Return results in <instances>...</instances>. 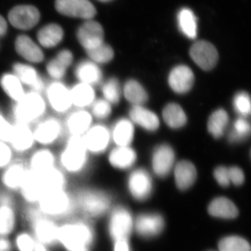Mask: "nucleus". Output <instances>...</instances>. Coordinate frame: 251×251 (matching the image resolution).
<instances>
[{
  "label": "nucleus",
  "instance_id": "obj_1",
  "mask_svg": "<svg viewBox=\"0 0 251 251\" xmlns=\"http://www.w3.org/2000/svg\"><path fill=\"white\" fill-rule=\"evenodd\" d=\"M69 184V176L58 166L44 173L29 171L17 196L23 205H36L48 193L67 189Z\"/></svg>",
  "mask_w": 251,
  "mask_h": 251
},
{
  "label": "nucleus",
  "instance_id": "obj_2",
  "mask_svg": "<svg viewBox=\"0 0 251 251\" xmlns=\"http://www.w3.org/2000/svg\"><path fill=\"white\" fill-rule=\"evenodd\" d=\"M95 240V227L90 220L77 215L59 223L57 249L62 251L91 249Z\"/></svg>",
  "mask_w": 251,
  "mask_h": 251
},
{
  "label": "nucleus",
  "instance_id": "obj_3",
  "mask_svg": "<svg viewBox=\"0 0 251 251\" xmlns=\"http://www.w3.org/2000/svg\"><path fill=\"white\" fill-rule=\"evenodd\" d=\"M90 153L82 137L67 136L57 155V166L69 176H78L87 169Z\"/></svg>",
  "mask_w": 251,
  "mask_h": 251
},
{
  "label": "nucleus",
  "instance_id": "obj_4",
  "mask_svg": "<svg viewBox=\"0 0 251 251\" xmlns=\"http://www.w3.org/2000/svg\"><path fill=\"white\" fill-rule=\"evenodd\" d=\"M36 206L43 215L59 223L77 216L74 192L69 188L48 193Z\"/></svg>",
  "mask_w": 251,
  "mask_h": 251
},
{
  "label": "nucleus",
  "instance_id": "obj_5",
  "mask_svg": "<svg viewBox=\"0 0 251 251\" xmlns=\"http://www.w3.org/2000/svg\"><path fill=\"white\" fill-rule=\"evenodd\" d=\"M74 192L77 215L93 221L106 214L111 199L101 190L90 187L78 188Z\"/></svg>",
  "mask_w": 251,
  "mask_h": 251
},
{
  "label": "nucleus",
  "instance_id": "obj_6",
  "mask_svg": "<svg viewBox=\"0 0 251 251\" xmlns=\"http://www.w3.org/2000/svg\"><path fill=\"white\" fill-rule=\"evenodd\" d=\"M49 108L44 94L27 90L23 98L11 103V120L14 123L31 126L47 115Z\"/></svg>",
  "mask_w": 251,
  "mask_h": 251
},
{
  "label": "nucleus",
  "instance_id": "obj_7",
  "mask_svg": "<svg viewBox=\"0 0 251 251\" xmlns=\"http://www.w3.org/2000/svg\"><path fill=\"white\" fill-rule=\"evenodd\" d=\"M36 145L44 148L53 146L66 134L63 120L57 115H46L32 126Z\"/></svg>",
  "mask_w": 251,
  "mask_h": 251
},
{
  "label": "nucleus",
  "instance_id": "obj_8",
  "mask_svg": "<svg viewBox=\"0 0 251 251\" xmlns=\"http://www.w3.org/2000/svg\"><path fill=\"white\" fill-rule=\"evenodd\" d=\"M49 110L57 116H65L73 109L70 86L64 81L50 80L43 93Z\"/></svg>",
  "mask_w": 251,
  "mask_h": 251
},
{
  "label": "nucleus",
  "instance_id": "obj_9",
  "mask_svg": "<svg viewBox=\"0 0 251 251\" xmlns=\"http://www.w3.org/2000/svg\"><path fill=\"white\" fill-rule=\"evenodd\" d=\"M59 222L41 214L25 227L29 229L37 243L57 249Z\"/></svg>",
  "mask_w": 251,
  "mask_h": 251
},
{
  "label": "nucleus",
  "instance_id": "obj_10",
  "mask_svg": "<svg viewBox=\"0 0 251 251\" xmlns=\"http://www.w3.org/2000/svg\"><path fill=\"white\" fill-rule=\"evenodd\" d=\"M29 173L27 163L15 158L0 173V186L2 188V191L17 196Z\"/></svg>",
  "mask_w": 251,
  "mask_h": 251
},
{
  "label": "nucleus",
  "instance_id": "obj_11",
  "mask_svg": "<svg viewBox=\"0 0 251 251\" xmlns=\"http://www.w3.org/2000/svg\"><path fill=\"white\" fill-rule=\"evenodd\" d=\"M108 229L114 242L127 241L133 229V219L129 211L122 206L114 209L109 218Z\"/></svg>",
  "mask_w": 251,
  "mask_h": 251
},
{
  "label": "nucleus",
  "instance_id": "obj_12",
  "mask_svg": "<svg viewBox=\"0 0 251 251\" xmlns=\"http://www.w3.org/2000/svg\"><path fill=\"white\" fill-rule=\"evenodd\" d=\"M11 72L22 82L26 90L44 93L47 81L33 64L25 62L13 64Z\"/></svg>",
  "mask_w": 251,
  "mask_h": 251
},
{
  "label": "nucleus",
  "instance_id": "obj_13",
  "mask_svg": "<svg viewBox=\"0 0 251 251\" xmlns=\"http://www.w3.org/2000/svg\"><path fill=\"white\" fill-rule=\"evenodd\" d=\"M9 146L15 154H26L34 150L36 145L31 126L14 123L10 135Z\"/></svg>",
  "mask_w": 251,
  "mask_h": 251
},
{
  "label": "nucleus",
  "instance_id": "obj_14",
  "mask_svg": "<svg viewBox=\"0 0 251 251\" xmlns=\"http://www.w3.org/2000/svg\"><path fill=\"white\" fill-rule=\"evenodd\" d=\"M82 138L87 151L94 155L103 153L112 140L110 130L101 124L92 125Z\"/></svg>",
  "mask_w": 251,
  "mask_h": 251
},
{
  "label": "nucleus",
  "instance_id": "obj_15",
  "mask_svg": "<svg viewBox=\"0 0 251 251\" xmlns=\"http://www.w3.org/2000/svg\"><path fill=\"white\" fill-rule=\"evenodd\" d=\"M94 118L87 109L73 108L63 120L67 136L82 137L93 125Z\"/></svg>",
  "mask_w": 251,
  "mask_h": 251
},
{
  "label": "nucleus",
  "instance_id": "obj_16",
  "mask_svg": "<svg viewBox=\"0 0 251 251\" xmlns=\"http://www.w3.org/2000/svg\"><path fill=\"white\" fill-rule=\"evenodd\" d=\"M74 56L72 51L62 50L46 64V74L50 80L64 81L69 69L74 66Z\"/></svg>",
  "mask_w": 251,
  "mask_h": 251
},
{
  "label": "nucleus",
  "instance_id": "obj_17",
  "mask_svg": "<svg viewBox=\"0 0 251 251\" xmlns=\"http://www.w3.org/2000/svg\"><path fill=\"white\" fill-rule=\"evenodd\" d=\"M55 8L59 14L69 17L92 20L97 10L89 0H56Z\"/></svg>",
  "mask_w": 251,
  "mask_h": 251
},
{
  "label": "nucleus",
  "instance_id": "obj_18",
  "mask_svg": "<svg viewBox=\"0 0 251 251\" xmlns=\"http://www.w3.org/2000/svg\"><path fill=\"white\" fill-rule=\"evenodd\" d=\"M190 56L194 62L204 71L211 70L217 64L219 54L213 44L198 41L190 49Z\"/></svg>",
  "mask_w": 251,
  "mask_h": 251
},
{
  "label": "nucleus",
  "instance_id": "obj_19",
  "mask_svg": "<svg viewBox=\"0 0 251 251\" xmlns=\"http://www.w3.org/2000/svg\"><path fill=\"white\" fill-rule=\"evenodd\" d=\"M77 39L85 52L96 49L104 43L103 27L98 22L88 20L77 29Z\"/></svg>",
  "mask_w": 251,
  "mask_h": 251
},
{
  "label": "nucleus",
  "instance_id": "obj_20",
  "mask_svg": "<svg viewBox=\"0 0 251 251\" xmlns=\"http://www.w3.org/2000/svg\"><path fill=\"white\" fill-rule=\"evenodd\" d=\"M73 74L76 82L88 84L94 87L101 85L103 82L101 69L90 59H82L77 62L73 69Z\"/></svg>",
  "mask_w": 251,
  "mask_h": 251
},
{
  "label": "nucleus",
  "instance_id": "obj_21",
  "mask_svg": "<svg viewBox=\"0 0 251 251\" xmlns=\"http://www.w3.org/2000/svg\"><path fill=\"white\" fill-rule=\"evenodd\" d=\"M8 18L14 27L23 30H28L39 23L40 13L35 6L20 5L10 11Z\"/></svg>",
  "mask_w": 251,
  "mask_h": 251
},
{
  "label": "nucleus",
  "instance_id": "obj_22",
  "mask_svg": "<svg viewBox=\"0 0 251 251\" xmlns=\"http://www.w3.org/2000/svg\"><path fill=\"white\" fill-rule=\"evenodd\" d=\"M26 163L29 171L44 173L57 166V155L51 148L39 147L31 151Z\"/></svg>",
  "mask_w": 251,
  "mask_h": 251
},
{
  "label": "nucleus",
  "instance_id": "obj_23",
  "mask_svg": "<svg viewBox=\"0 0 251 251\" xmlns=\"http://www.w3.org/2000/svg\"><path fill=\"white\" fill-rule=\"evenodd\" d=\"M15 50L28 64L36 65L44 62L45 59V54L40 46L28 36H18L15 41Z\"/></svg>",
  "mask_w": 251,
  "mask_h": 251
},
{
  "label": "nucleus",
  "instance_id": "obj_24",
  "mask_svg": "<svg viewBox=\"0 0 251 251\" xmlns=\"http://www.w3.org/2000/svg\"><path fill=\"white\" fill-rule=\"evenodd\" d=\"M21 213L18 205L0 204V237H12L21 228Z\"/></svg>",
  "mask_w": 251,
  "mask_h": 251
},
{
  "label": "nucleus",
  "instance_id": "obj_25",
  "mask_svg": "<svg viewBox=\"0 0 251 251\" xmlns=\"http://www.w3.org/2000/svg\"><path fill=\"white\" fill-rule=\"evenodd\" d=\"M128 189L132 196L143 201L148 199L152 191V181L150 174L144 169L133 171L128 178Z\"/></svg>",
  "mask_w": 251,
  "mask_h": 251
},
{
  "label": "nucleus",
  "instance_id": "obj_26",
  "mask_svg": "<svg viewBox=\"0 0 251 251\" xmlns=\"http://www.w3.org/2000/svg\"><path fill=\"white\" fill-rule=\"evenodd\" d=\"M175 158L174 151L169 145H162L156 148L152 157V168L155 174L160 177L168 176L174 165Z\"/></svg>",
  "mask_w": 251,
  "mask_h": 251
},
{
  "label": "nucleus",
  "instance_id": "obj_27",
  "mask_svg": "<svg viewBox=\"0 0 251 251\" xmlns=\"http://www.w3.org/2000/svg\"><path fill=\"white\" fill-rule=\"evenodd\" d=\"M73 108L87 109L97 99L95 87L83 82H76L70 86Z\"/></svg>",
  "mask_w": 251,
  "mask_h": 251
},
{
  "label": "nucleus",
  "instance_id": "obj_28",
  "mask_svg": "<svg viewBox=\"0 0 251 251\" xmlns=\"http://www.w3.org/2000/svg\"><path fill=\"white\" fill-rule=\"evenodd\" d=\"M194 78V74L189 67L179 65L171 71L168 77V83L176 93L184 94L192 88Z\"/></svg>",
  "mask_w": 251,
  "mask_h": 251
},
{
  "label": "nucleus",
  "instance_id": "obj_29",
  "mask_svg": "<svg viewBox=\"0 0 251 251\" xmlns=\"http://www.w3.org/2000/svg\"><path fill=\"white\" fill-rule=\"evenodd\" d=\"M135 227L141 237H153L161 233L164 227V221L158 214H143L137 218Z\"/></svg>",
  "mask_w": 251,
  "mask_h": 251
},
{
  "label": "nucleus",
  "instance_id": "obj_30",
  "mask_svg": "<svg viewBox=\"0 0 251 251\" xmlns=\"http://www.w3.org/2000/svg\"><path fill=\"white\" fill-rule=\"evenodd\" d=\"M0 89L11 103L21 100L27 91L11 71L2 73L0 75Z\"/></svg>",
  "mask_w": 251,
  "mask_h": 251
},
{
  "label": "nucleus",
  "instance_id": "obj_31",
  "mask_svg": "<svg viewBox=\"0 0 251 251\" xmlns=\"http://www.w3.org/2000/svg\"><path fill=\"white\" fill-rule=\"evenodd\" d=\"M129 116L132 122L149 131H154L159 127V120L156 114L142 105H133Z\"/></svg>",
  "mask_w": 251,
  "mask_h": 251
},
{
  "label": "nucleus",
  "instance_id": "obj_32",
  "mask_svg": "<svg viewBox=\"0 0 251 251\" xmlns=\"http://www.w3.org/2000/svg\"><path fill=\"white\" fill-rule=\"evenodd\" d=\"M175 176L178 188L182 191L187 190L196 181L197 176L196 167L191 162L180 161L175 167Z\"/></svg>",
  "mask_w": 251,
  "mask_h": 251
},
{
  "label": "nucleus",
  "instance_id": "obj_33",
  "mask_svg": "<svg viewBox=\"0 0 251 251\" xmlns=\"http://www.w3.org/2000/svg\"><path fill=\"white\" fill-rule=\"evenodd\" d=\"M137 155L135 150L129 146H117L109 154L110 165L117 169H127L134 164Z\"/></svg>",
  "mask_w": 251,
  "mask_h": 251
},
{
  "label": "nucleus",
  "instance_id": "obj_34",
  "mask_svg": "<svg viewBox=\"0 0 251 251\" xmlns=\"http://www.w3.org/2000/svg\"><path fill=\"white\" fill-rule=\"evenodd\" d=\"M110 133L117 146H129L134 136L133 123L127 119H121L115 123Z\"/></svg>",
  "mask_w": 251,
  "mask_h": 251
},
{
  "label": "nucleus",
  "instance_id": "obj_35",
  "mask_svg": "<svg viewBox=\"0 0 251 251\" xmlns=\"http://www.w3.org/2000/svg\"><path fill=\"white\" fill-rule=\"evenodd\" d=\"M64 31L59 25L50 24L41 28L37 34L39 44L45 49H53L62 42Z\"/></svg>",
  "mask_w": 251,
  "mask_h": 251
},
{
  "label": "nucleus",
  "instance_id": "obj_36",
  "mask_svg": "<svg viewBox=\"0 0 251 251\" xmlns=\"http://www.w3.org/2000/svg\"><path fill=\"white\" fill-rule=\"evenodd\" d=\"M209 214L221 219H234L239 214L237 206L226 198H218L214 200L208 208Z\"/></svg>",
  "mask_w": 251,
  "mask_h": 251
},
{
  "label": "nucleus",
  "instance_id": "obj_37",
  "mask_svg": "<svg viewBox=\"0 0 251 251\" xmlns=\"http://www.w3.org/2000/svg\"><path fill=\"white\" fill-rule=\"evenodd\" d=\"M163 117L165 122L172 128L184 126L187 117L183 109L176 103H170L163 109Z\"/></svg>",
  "mask_w": 251,
  "mask_h": 251
},
{
  "label": "nucleus",
  "instance_id": "obj_38",
  "mask_svg": "<svg viewBox=\"0 0 251 251\" xmlns=\"http://www.w3.org/2000/svg\"><path fill=\"white\" fill-rule=\"evenodd\" d=\"M229 117L224 109H219L211 114L208 120L207 128L209 133L215 138H220L224 134L228 125Z\"/></svg>",
  "mask_w": 251,
  "mask_h": 251
},
{
  "label": "nucleus",
  "instance_id": "obj_39",
  "mask_svg": "<svg viewBox=\"0 0 251 251\" xmlns=\"http://www.w3.org/2000/svg\"><path fill=\"white\" fill-rule=\"evenodd\" d=\"M124 94L128 101L133 105H142L148 100V94L139 82L130 80L126 82Z\"/></svg>",
  "mask_w": 251,
  "mask_h": 251
},
{
  "label": "nucleus",
  "instance_id": "obj_40",
  "mask_svg": "<svg viewBox=\"0 0 251 251\" xmlns=\"http://www.w3.org/2000/svg\"><path fill=\"white\" fill-rule=\"evenodd\" d=\"M180 30L186 37L194 39L197 36V21L191 9L184 8L178 14Z\"/></svg>",
  "mask_w": 251,
  "mask_h": 251
},
{
  "label": "nucleus",
  "instance_id": "obj_41",
  "mask_svg": "<svg viewBox=\"0 0 251 251\" xmlns=\"http://www.w3.org/2000/svg\"><path fill=\"white\" fill-rule=\"evenodd\" d=\"M15 251H34L37 242L27 227L20 228L11 237Z\"/></svg>",
  "mask_w": 251,
  "mask_h": 251
},
{
  "label": "nucleus",
  "instance_id": "obj_42",
  "mask_svg": "<svg viewBox=\"0 0 251 251\" xmlns=\"http://www.w3.org/2000/svg\"><path fill=\"white\" fill-rule=\"evenodd\" d=\"M101 92L104 99L108 103L115 105L121 99V87L120 82L115 77H110L105 82H102Z\"/></svg>",
  "mask_w": 251,
  "mask_h": 251
},
{
  "label": "nucleus",
  "instance_id": "obj_43",
  "mask_svg": "<svg viewBox=\"0 0 251 251\" xmlns=\"http://www.w3.org/2000/svg\"><path fill=\"white\" fill-rule=\"evenodd\" d=\"M88 59L95 62L96 64H105L110 62L114 57V50L111 46L103 43L93 50L86 52Z\"/></svg>",
  "mask_w": 251,
  "mask_h": 251
},
{
  "label": "nucleus",
  "instance_id": "obj_44",
  "mask_svg": "<svg viewBox=\"0 0 251 251\" xmlns=\"http://www.w3.org/2000/svg\"><path fill=\"white\" fill-rule=\"evenodd\" d=\"M251 133V126L244 117H240L234 122L232 129L228 136L232 143H238L245 140Z\"/></svg>",
  "mask_w": 251,
  "mask_h": 251
},
{
  "label": "nucleus",
  "instance_id": "obj_45",
  "mask_svg": "<svg viewBox=\"0 0 251 251\" xmlns=\"http://www.w3.org/2000/svg\"><path fill=\"white\" fill-rule=\"evenodd\" d=\"M220 251H251L247 240L237 236L224 238L219 242Z\"/></svg>",
  "mask_w": 251,
  "mask_h": 251
},
{
  "label": "nucleus",
  "instance_id": "obj_46",
  "mask_svg": "<svg viewBox=\"0 0 251 251\" xmlns=\"http://www.w3.org/2000/svg\"><path fill=\"white\" fill-rule=\"evenodd\" d=\"M90 112L93 118L106 120L112 113V105L104 99H97L91 105Z\"/></svg>",
  "mask_w": 251,
  "mask_h": 251
},
{
  "label": "nucleus",
  "instance_id": "obj_47",
  "mask_svg": "<svg viewBox=\"0 0 251 251\" xmlns=\"http://www.w3.org/2000/svg\"><path fill=\"white\" fill-rule=\"evenodd\" d=\"M234 110L242 117L249 116L251 114V99L245 92H239L234 96L233 100Z\"/></svg>",
  "mask_w": 251,
  "mask_h": 251
},
{
  "label": "nucleus",
  "instance_id": "obj_48",
  "mask_svg": "<svg viewBox=\"0 0 251 251\" xmlns=\"http://www.w3.org/2000/svg\"><path fill=\"white\" fill-rule=\"evenodd\" d=\"M15 153L9 144L0 141V172L15 159Z\"/></svg>",
  "mask_w": 251,
  "mask_h": 251
},
{
  "label": "nucleus",
  "instance_id": "obj_49",
  "mask_svg": "<svg viewBox=\"0 0 251 251\" xmlns=\"http://www.w3.org/2000/svg\"><path fill=\"white\" fill-rule=\"evenodd\" d=\"M14 122L0 109V141L8 143Z\"/></svg>",
  "mask_w": 251,
  "mask_h": 251
},
{
  "label": "nucleus",
  "instance_id": "obj_50",
  "mask_svg": "<svg viewBox=\"0 0 251 251\" xmlns=\"http://www.w3.org/2000/svg\"><path fill=\"white\" fill-rule=\"evenodd\" d=\"M214 175L216 181L221 186L224 187L229 186L230 181H229L228 168L224 166L218 167L214 171Z\"/></svg>",
  "mask_w": 251,
  "mask_h": 251
},
{
  "label": "nucleus",
  "instance_id": "obj_51",
  "mask_svg": "<svg viewBox=\"0 0 251 251\" xmlns=\"http://www.w3.org/2000/svg\"><path fill=\"white\" fill-rule=\"evenodd\" d=\"M229 181L234 185L240 186L244 181V174L241 168L238 167H231L228 168Z\"/></svg>",
  "mask_w": 251,
  "mask_h": 251
},
{
  "label": "nucleus",
  "instance_id": "obj_52",
  "mask_svg": "<svg viewBox=\"0 0 251 251\" xmlns=\"http://www.w3.org/2000/svg\"><path fill=\"white\" fill-rule=\"evenodd\" d=\"M0 251H15L11 237H0Z\"/></svg>",
  "mask_w": 251,
  "mask_h": 251
},
{
  "label": "nucleus",
  "instance_id": "obj_53",
  "mask_svg": "<svg viewBox=\"0 0 251 251\" xmlns=\"http://www.w3.org/2000/svg\"><path fill=\"white\" fill-rule=\"evenodd\" d=\"M114 251H130L128 242L126 240H122L115 242Z\"/></svg>",
  "mask_w": 251,
  "mask_h": 251
},
{
  "label": "nucleus",
  "instance_id": "obj_54",
  "mask_svg": "<svg viewBox=\"0 0 251 251\" xmlns=\"http://www.w3.org/2000/svg\"><path fill=\"white\" fill-rule=\"evenodd\" d=\"M7 31V23L2 16H0V38L4 36Z\"/></svg>",
  "mask_w": 251,
  "mask_h": 251
},
{
  "label": "nucleus",
  "instance_id": "obj_55",
  "mask_svg": "<svg viewBox=\"0 0 251 251\" xmlns=\"http://www.w3.org/2000/svg\"><path fill=\"white\" fill-rule=\"evenodd\" d=\"M54 250H55V249L47 247V246L44 245V244L37 243L35 249H34V251H54Z\"/></svg>",
  "mask_w": 251,
  "mask_h": 251
},
{
  "label": "nucleus",
  "instance_id": "obj_56",
  "mask_svg": "<svg viewBox=\"0 0 251 251\" xmlns=\"http://www.w3.org/2000/svg\"><path fill=\"white\" fill-rule=\"evenodd\" d=\"M98 1H102V2H108V1H112V0H98Z\"/></svg>",
  "mask_w": 251,
  "mask_h": 251
},
{
  "label": "nucleus",
  "instance_id": "obj_57",
  "mask_svg": "<svg viewBox=\"0 0 251 251\" xmlns=\"http://www.w3.org/2000/svg\"><path fill=\"white\" fill-rule=\"evenodd\" d=\"M77 251H91V249H81V250H79Z\"/></svg>",
  "mask_w": 251,
  "mask_h": 251
}]
</instances>
